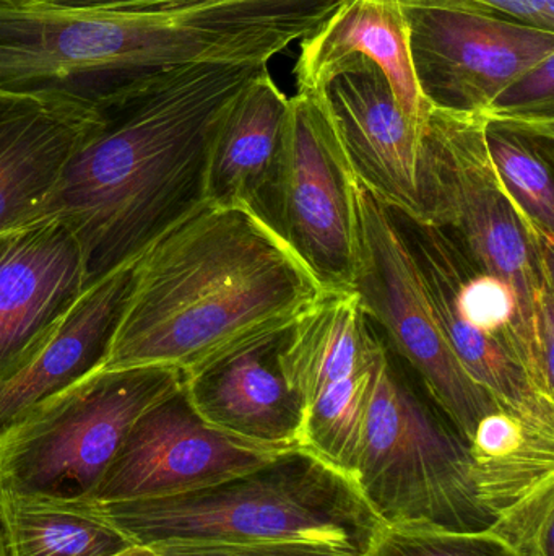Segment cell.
Instances as JSON below:
<instances>
[{"label":"cell","mask_w":554,"mask_h":556,"mask_svg":"<svg viewBox=\"0 0 554 556\" xmlns=\"http://www.w3.org/2000/svg\"><path fill=\"white\" fill-rule=\"evenodd\" d=\"M491 166L527 224L554 243V124L484 117Z\"/></svg>","instance_id":"603a6c76"},{"label":"cell","mask_w":554,"mask_h":556,"mask_svg":"<svg viewBox=\"0 0 554 556\" xmlns=\"http://www.w3.org/2000/svg\"><path fill=\"white\" fill-rule=\"evenodd\" d=\"M429 222L462 253L500 277L532 314L554 280V243L527 224L501 186L484 137V117L431 110L423 134Z\"/></svg>","instance_id":"ba28073f"},{"label":"cell","mask_w":554,"mask_h":556,"mask_svg":"<svg viewBox=\"0 0 554 556\" xmlns=\"http://www.w3.org/2000/svg\"><path fill=\"white\" fill-rule=\"evenodd\" d=\"M351 58H366L386 74L397 103L416 132L425 134L431 108L423 100L410 59L400 0H345L337 12L299 42L296 88L319 91L332 72Z\"/></svg>","instance_id":"ac0fdd59"},{"label":"cell","mask_w":554,"mask_h":556,"mask_svg":"<svg viewBox=\"0 0 554 556\" xmlns=\"http://www.w3.org/2000/svg\"><path fill=\"white\" fill-rule=\"evenodd\" d=\"M353 482L387 528L484 532L497 519L475 492L467 444L387 343Z\"/></svg>","instance_id":"5b68a950"},{"label":"cell","mask_w":554,"mask_h":556,"mask_svg":"<svg viewBox=\"0 0 554 556\" xmlns=\"http://www.w3.org/2000/svg\"><path fill=\"white\" fill-rule=\"evenodd\" d=\"M381 358L376 365L327 386L305 410L302 450L351 479L360 457Z\"/></svg>","instance_id":"cb8c5ba5"},{"label":"cell","mask_w":554,"mask_h":556,"mask_svg":"<svg viewBox=\"0 0 554 556\" xmlns=\"http://www.w3.org/2000/svg\"><path fill=\"white\" fill-rule=\"evenodd\" d=\"M289 98L263 68L224 114L208 168L207 202L257 217L282 147Z\"/></svg>","instance_id":"ffe728a7"},{"label":"cell","mask_w":554,"mask_h":556,"mask_svg":"<svg viewBox=\"0 0 554 556\" xmlns=\"http://www.w3.org/2000/svg\"><path fill=\"white\" fill-rule=\"evenodd\" d=\"M481 117L554 124V55L520 75Z\"/></svg>","instance_id":"4316f807"},{"label":"cell","mask_w":554,"mask_h":556,"mask_svg":"<svg viewBox=\"0 0 554 556\" xmlns=\"http://www.w3.org/2000/svg\"><path fill=\"white\" fill-rule=\"evenodd\" d=\"M319 93L358 182L390 211L429 222L423 136L400 110L379 65L347 59Z\"/></svg>","instance_id":"4fadbf2b"},{"label":"cell","mask_w":554,"mask_h":556,"mask_svg":"<svg viewBox=\"0 0 554 556\" xmlns=\"http://www.w3.org/2000/svg\"><path fill=\"white\" fill-rule=\"evenodd\" d=\"M360 244L353 290L387 346L422 382L436 407L467 444L485 415L500 407L459 362L429 300L392 212L358 188Z\"/></svg>","instance_id":"30bf717a"},{"label":"cell","mask_w":554,"mask_h":556,"mask_svg":"<svg viewBox=\"0 0 554 556\" xmlns=\"http://www.w3.org/2000/svg\"><path fill=\"white\" fill-rule=\"evenodd\" d=\"M384 349L357 290H324L288 327L276 359L306 410L327 386L376 365Z\"/></svg>","instance_id":"d6986e66"},{"label":"cell","mask_w":554,"mask_h":556,"mask_svg":"<svg viewBox=\"0 0 554 556\" xmlns=\"http://www.w3.org/2000/svg\"><path fill=\"white\" fill-rule=\"evenodd\" d=\"M364 556H519L503 539L484 532L384 528Z\"/></svg>","instance_id":"d4e9b609"},{"label":"cell","mask_w":554,"mask_h":556,"mask_svg":"<svg viewBox=\"0 0 554 556\" xmlns=\"http://www.w3.org/2000/svg\"><path fill=\"white\" fill-rule=\"evenodd\" d=\"M0 556H5V554H3L2 539H0Z\"/></svg>","instance_id":"1f68e13d"},{"label":"cell","mask_w":554,"mask_h":556,"mask_svg":"<svg viewBox=\"0 0 554 556\" xmlns=\"http://www.w3.org/2000/svg\"><path fill=\"white\" fill-rule=\"evenodd\" d=\"M87 288L77 238L57 218L0 233V378L26 358Z\"/></svg>","instance_id":"5bb4252c"},{"label":"cell","mask_w":554,"mask_h":556,"mask_svg":"<svg viewBox=\"0 0 554 556\" xmlns=\"http://www.w3.org/2000/svg\"><path fill=\"white\" fill-rule=\"evenodd\" d=\"M324 291L243 207L205 204L133 263V287L103 368L168 366L182 376L286 329Z\"/></svg>","instance_id":"3957f363"},{"label":"cell","mask_w":554,"mask_h":556,"mask_svg":"<svg viewBox=\"0 0 554 556\" xmlns=\"http://www.w3.org/2000/svg\"><path fill=\"white\" fill-rule=\"evenodd\" d=\"M420 93L431 110L484 116L554 55V31L459 0H400Z\"/></svg>","instance_id":"8fae6325"},{"label":"cell","mask_w":554,"mask_h":556,"mask_svg":"<svg viewBox=\"0 0 554 556\" xmlns=\"http://www.w3.org/2000/svg\"><path fill=\"white\" fill-rule=\"evenodd\" d=\"M358 188L321 93L296 91L257 217L324 290H353L360 244Z\"/></svg>","instance_id":"9c48e42d"},{"label":"cell","mask_w":554,"mask_h":556,"mask_svg":"<svg viewBox=\"0 0 554 556\" xmlns=\"http://www.w3.org/2000/svg\"><path fill=\"white\" fill-rule=\"evenodd\" d=\"M392 215L465 371L503 407L554 415V392L537 365L532 314L519 294L472 263L438 225Z\"/></svg>","instance_id":"52a82bcc"},{"label":"cell","mask_w":554,"mask_h":556,"mask_svg":"<svg viewBox=\"0 0 554 556\" xmlns=\"http://www.w3.org/2000/svg\"><path fill=\"white\" fill-rule=\"evenodd\" d=\"M98 506L133 544L149 547L308 542L364 556L386 528L351 477L302 447L207 489Z\"/></svg>","instance_id":"277c9868"},{"label":"cell","mask_w":554,"mask_h":556,"mask_svg":"<svg viewBox=\"0 0 554 556\" xmlns=\"http://www.w3.org/2000/svg\"><path fill=\"white\" fill-rule=\"evenodd\" d=\"M94 119V108L67 98L0 90V233L41 220Z\"/></svg>","instance_id":"2e32d148"},{"label":"cell","mask_w":554,"mask_h":556,"mask_svg":"<svg viewBox=\"0 0 554 556\" xmlns=\"http://www.w3.org/2000/svg\"><path fill=\"white\" fill-rule=\"evenodd\" d=\"M155 548L159 556H358L340 548L308 542H166L155 545Z\"/></svg>","instance_id":"83f0119b"},{"label":"cell","mask_w":554,"mask_h":556,"mask_svg":"<svg viewBox=\"0 0 554 556\" xmlns=\"http://www.w3.org/2000/svg\"><path fill=\"white\" fill-rule=\"evenodd\" d=\"M182 386L168 366L100 368L0 427V493L91 502L137 418Z\"/></svg>","instance_id":"8992f818"},{"label":"cell","mask_w":554,"mask_h":556,"mask_svg":"<svg viewBox=\"0 0 554 556\" xmlns=\"http://www.w3.org/2000/svg\"><path fill=\"white\" fill-rule=\"evenodd\" d=\"M269 65L188 64L94 106L96 119L65 166L41 218L80 244L87 288L136 263L207 202L218 127Z\"/></svg>","instance_id":"6da1fadb"},{"label":"cell","mask_w":554,"mask_h":556,"mask_svg":"<svg viewBox=\"0 0 554 556\" xmlns=\"http://www.w3.org/2000/svg\"><path fill=\"white\" fill-rule=\"evenodd\" d=\"M5 556H113L133 547L93 502L0 493Z\"/></svg>","instance_id":"7402d4cb"},{"label":"cell","mask_w":554,"mask_h":556,"mask_svg":"<svg viewBox=\"0 0 554 556\" xmlns=\"http://www.w3.org/2000/svg\"><path fill=\"white\" fill-rule=\"evenodd\" d=\"M133 287V263L85 288L52 332L0 378V427L103 368Z\"/></svg>","instance_id":"e0dca14e"},{"label":"cell","mask_w":554,"mask_h":556,"mask_svg":"<svg viewBox=\"0 0 554 556\" xmlns=\"http://www.w3.org/2000/svg\"><path fill=\"white\" fill-rule=\"evenodd\" d=\"M490 531L519 556H553L554 483L501 513Z\"/></svg>","instance_id":"484cf974"},{"label":"cell","mask_w":554,"mask_h":556,"mask_svg":"<svg viewBox=\"0 0 554 556\" xmlns=\"http://www.w3.org/2000/svg\"><path fill=\"white\" fill-rule=\"evenodd\" d=\"M467 447L475 492L494 518L554 483V415L500 405L481 418Z\"/></svg>","instance_id":"44dd1931"},{"label":"cell","mask_w":554,"mask_h":556,"mask_svg":"<svg viewBox=\"0 0 554 556\" xmlns=\"http://www.w3.org/2000/svg\"><path fill=\"white\" fill-rule=\"evenodd\" d=\"M344 2L179 0L146 9L57 10L0 0V90L94 108L179 65H269Z\"/></svg>","instance_id":"7a4b0ae2"},{"label":"cell","mask_w":554,"mask_h":556,"mask_svg":"<svg viewBox=\"0 0 554 556\" xmlns=\"http://www.w3.org/2000/svg\"><path fill=\"white\" fill-rule=\"evenodd\" d=\"M298 447L223 433L195 412L184 386L143 412L94 489L96 505L165 498L218 485Z\"/></svg>","instance_id":"7c38bea8"},{"label":"cell","mask_w":554,"mask_h":556,"mask_svg":"<svg viewBox=\"0 0 554 556\" xmlns=\"http://www.w3.org/2000/svg\"><path fill=\"white\" fill-rule=\"evenodd\" d=\"M113 556H159V554L155 547H149V545H133V547L127 548V551Z\"/></svg>","instance_id":"4dcf8cb0"},{"label":"cell","mask_w":554,"mask_h":556,"mask_svg":"<svg viewBox=\"0 0 554 556\" xmlns=\"http://www.w3.org/2000/svg\"><path fill=\"white\" fill-rule=\"evenodd\" d=\"M28 5L57 10H123L146 9L179 0H20Z\"/></svg>","instance_id":"f546056e"},{"label":"cell","mask_w":554,"mask_h":556,"mask_svg":"<svg viewBox=\"0 0 554 556\" xmlns=\"http://www.w3.org/2000/svg\"><path fill=\"white\" fill-rule=\"evenodd\" d=\"M554 31V0H459Z\"/></svg>","instance_id":"f1b7e54d"},{"label":"cell","mask_w":554,"mask_h":556,"mask_svg":"<svg viewBox=\"0 0 554 556\" xmlns=\"http://www.w3.org/2000/svg\"><path fill=\"white\" fill-rule=\"evenodd\" d=\"M286 330L233 346L182 376L189 402L208 425L250 443L301 447L305 405L276 359Z\"/></svg>","instance_id":"9a60e30c"}]
</instances>
